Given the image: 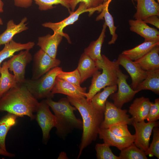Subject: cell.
Returning a JSON list of instances; mask_svg holds the SVG:
<instances>
[{
  "mask_svg": "<svg viewBox=\"0 0 159 159\" xmlns=\"http://www.w3.org/2000/svg\"><path fill=\"white\" fill-rule=\"evenodd\" d=\"M67 98L79 111L82 118L83 133L79 145L78 158L84 149L97 139L100 125L104 120V112L95 109L91 101L87 100L85 97L67 96Z\"/></svg>",
  "mask_w": 159,
  "mask_h": 159,
  "instance_id": "6da1fadb",
  "label": "cell"
},
{
  "mask_svg": "<svg viewBox=\"0 0 159 159\" xmlns=\"http://www.w3.org/2000/svg\"><path fill=\"white\" fill-rule=\"evenodd\" d=\"M39 102L23 83H18L0 99V112L6 111L18 117L35 119Z\"/></svg>",
  "mask_w": 159,
  "mask_h": 159,
  "instance_id": "7a4b0ae2",
  "label": "cell"
},
{
  "mask_svg": "<svg viewBox=\"0 0 159 159\" xmlns=\"http://www.w3.org/2000/svg\"><path fill=\"white\" fill-rule=\"evenodd\" d=\"M45 100L54 113L57 122L56 133L59 136L63 138L74 130L82 129V121L77 118L74 113L77 109L67 98H61L57 102L52 98Z\"/></svg>",
  "mask_w": 159,
  "mask_h": 159,
  "instance_id": "3957f363",
  "label": "cell"
},
{
  "mask_svg": "<svg viewBox=\"0 0 159 159\" xmlns=\"http://www.w3.org/2000/svg\"><path fill=\"white\" fill-rule=\"evenodd\" d=\"M104 62L101 67V72L99 70L92 76L91 84L86 98L90 101L93 97L102 89L108 86L117 85V72L120 69L117 60L112 61L106 56L102 55Z\"/></svg>",
  "mask_w": 159,
  "mask_h": 159,
  "instance_id": "277c9868",
  "label": "cell"
},
{
  "mask_svg": "<svg viewBox=\"0 0 159 159\" xmlns=\"http://www.w3.org/2000/svg\"><path fill=\"white\" fill-rule=\"evenodd\" d=\"M61 67H55L36 80L25 79L23 83L37 100L52 98L54 97L51 90L58 75L62 71Z\"/></svg>",
  "mask_w": 159,
  "mask_h": 159,
  "instance_id": "5b68a950",
  "label": "cell"
},
{
  "mask_svg": "<svg viewBox=\"0 0 159 159\" xmlns=\"http://www.w3.org/2000/svg\"><path fill=\"white\" fill-rule=\"evenodd\" d=\"M117 82L118 91L110 96L113 104L117 107L121 109L123 105L130 102L135 94L139 92L133 89L127 83L129 76L123 73L119 69L117 72Z\"/></svg>",
  "mask_w": 159,
  "mask_h": 159,
  "instance_id": "8992f818",
  "label": "cell"
},
{
  "mask_svg": "<svg viewBox=\"0 0 159 159\" xmlns=\"http://www.w3.org/2000/svg\"><path fill=\"white\" fill-rule=\"evenodd\" d=\"M49 106L45 100L39 102L36 112L35 119L41 129L42 141L46 144L50 137L49 133L52 128L56 127L57 122L54 115L50 110Z\"/></svg>",
  "mask_w": 159,
  "mask_h": 159,
  "instance_id": "52a82bcc",
  "label": "cell"
},
{
  "mask_svg": "<svg viewBox=\"0 0 159 159\" xmlns=\"http://www.w3.org/2000/svg\"><path fill=\"white\" fill-rule=\"evenodd\" d=\"M95 11L93 10L88 9L86 4L83 2L79 3L77 9L74 11H70V15L62 20L57 22H46L42 24V26L52 30L54 32L57 33L65 37L69 44H71L70 38L67 34L63 32L64 29L67 26L73 24L78 20L80 15L86 12H89V16H91Z\"/></svg>",
  "mask_w": 159,
  "mask_h": 159,
  "instance_id": "ba28073f",
  "label": "cell"
},
{
  "mask_svg": "<svg viewBox=\"0 0 159 159\" xmlns=\"http://www.w3.org/2000/svg\"><path fill=\"white\" fill-rule=\"evenodd\" d=\"M127 111L116 107L113 103L107 100L104 112V119L101 123L100 128H108L115 124L122 123L132 125L133 120Z\"/></svg>",
  "mask_w": 159,
  "mask_h": 159,
  "instance_id": "9c48e42d",
  "label": "cell"
},
{
  "mask_svg": "<svg viewBox=\"0 0 159 159\" xmlns=\"http://www.w3.org/2000/svg\"><path fill=\"white\" fill-rule=\"evenodd\" d=\"M32 76L31 79L36 80L51 69L58 67L61 61L52 57L41 49L37 51L33 57Z\"/></svg>",
  "mask_w": 159,
  "mask_h": 159,
  "instance_id": "30bf717a",
  "label": "cell"
},
{
  "mask_svg": "<svg viewBox=\"0 0 159 159\" xmlns=\"http://www.w3.org/2000/svg\"><path fill=\"white\" fill-rule=\"evenodd\" d=\"M33 59L29 50H22L18 54L14 55L6 62L9 69L13 72L17 83H23L25 79V69L27 64Z\"/></svg>",
  "mask_w": 159,
  "mask_h": 159,
  "instance_id": "8fae6325",
  "label": "cell"
},
{
  "mask_svg": "<svg viewBox=\"0 0 159 159\" xmlns=\"http://www.w3.org/2000/svg\"><path fill=\"white\" fill-rule=\"evenodd\" d=\"M132 125L135 130L134 143L138 148L144 151L145 154L149 146L150 138L154 127H158V121L145 122L133 121Z\"/></svg>",
  "mask_w": 159,
  "mask_h": 159,
  "instance_id": "7c38bea8",
  "label": "cell"
},
{
  "mask_svg": "<svg viewBox=\"0 0 159 159\" xmlns=\"http://www.w3.org/2000/svg\"><path fill=\"white\" fill-rule=\"evenodd\" d=\"M117 61L130 76L132 80L130 86L135 90L138 85L147 77L148 71L143 69L137 64L122 54L119 55Z\"/></svg>",
  "mask_w": 159,
  "mask_h": 159,
  "instance_id": "4fadbf2b",
  "label": "cell"
},
{
  "mask_svg": "<svg viewBox=\"0 0 159 159\" xmlns=\"http://www.w3.org/2000/svg\"><path fill=\"white\" fill-rule=\"evenodd\" d=\"M86 89L57 77L51 92L53 95L60 93L72 97H86Z\"/></svg>",
  "mask_w": 159,
  "mask_h": 159,
  "instance_id": "5bb4252c",
  "label": "cell"
},
{
  "mask_svg": "<svg viewBox=\"0 0 159 159\" xmlns=\"http://www.w3.org/2000/svg\"><path fill=\"white\" fill-rule=\"evenodd\" d=\"M98 135L99 138L103 140L104 143L110 146L115 147L120 151L134 143L135 138L134 135L127 137L116 136L108 128H100Z\"/></svg>",
  "mask_w": 159,
  "mask_h": 159,
  "instance_id": "9a60e30c",
  "label": "cell"
},
{
  "mask_svg": "<svg viewBox=\"0 0 159 159\" xmlns=\"http://www.w3.org/2000/svg\"><path fill=\"white\" fill-rule=\"evenodd\" d=\"M152 103L149 98L143 96L135 99L128 111L133 121L140 122L146 120Z\"/></svg>",
  "mask_w": 159,
  "mask_h": 159,
  "instance_id": "2e32d148",
  "label": "cell"
},
{
  "mask_svg": "<svg viewBox=\"0 0 159 159\" xmlns=\"http://www.w3.org/2000/svg\"><path fill=\"white\" fill-rule=\"evenodd\" d=\"M130 29L144 38L145 41L159 40V31L149 26L143 20L130 19L128 21Z\"/></svg>",
  "mask_w": 159,
  "mask_h": 159,
  "instance_id": "e0dca14e",
  "label": "cell"
},
{
  "mask_svg": "<svg viewBox=\"0 0 159 159\" xmlns=\"http://www.w3.org/2000/svg\"><path fill=\"white\" fill-rule=\"evenodd\" d=\"M107 26L105 22L101 33L98 39L90 43L89 46L84 49V52L96 63L99 70L104 62L101 54V49L105 37V33Z\"/></svg>",
  "mask_w": 159,
  "mask_h": 159,
  "instance_id": "ac0fdd59",
  "label": "cell"
},
{
  "mask_svg": "<svg viewBox=\"0 0 159 159\" xmlns=\"http://www.w3.org/2000/svg\"><path fill=\"white\" fill-rule=\"evenodd\" d=\"M63 37L62 35L57 33L54 32L52 35L49 34L39 37L37 45L51 57L55 58L58 46Z\"/></svg>",
  "mask_w": 159,
  "mask_h": 159,
  "instance_id": "d6986e66",
  "label": "cell"
},
{
  "mask_svg": "<svg viewBox=\"0 0 159 159\" xmlns=\"http://www.w3.org/2000/svg\"><path fill=\"white\" fill-rule=\"evenodd\" d=\"M27 21V18L24 17L16 24L13 20H9L7 22L6 29L0 34V46L9 42L16 34L28 30V27L26 23Z\"/></svg>",
  "mask_w": 159,
  "mask_h": 159,
  "instance_id": "ffe728a7",
  "label": "cell"
},
{
  "mask_svg": "<svg viewBox=\"0 0 159 159\" xmlns=\"http://www.w3.org/2000/svg\"><path fill=\"white\" fill-rule=\"evenodd\" d=\"M136 11L134 15L135 19L143 20L152 15L159 16V4L155 0H136Z\"/></svg>",
  "mask_w": 159,
  "mask_h": 159,
  "instance_id": "44dd1931",
  "label": "cell"
},
{
  "mask_svg": "<svg viewBox=\"0 0 159 159\" xmlns=\"http://www.w3.org/2000/svg\"><path fill=\"white\" fill-rule=\"evenodd\" d=\"M81 77V84L99 70L96 62L84 53L81 55L77 68Z\"/></svg>",
  "mask_w": 159,
  "mask_h": 159,
  "instance_id": "7402d4cb",
  "label": "cell"
},
{
  "mask_svg": "<svg viewBox=\"0 0 159 159\" xmlns=\"http://www.w3.org/2000/svg\"><path fill=\"white\" fill-rule=\"evenodd\" d=\"M159 45H158L143 57L134 61L145 71L159 69Z\"/></svg>",
  "mask_w": 159,
  "mask_h": 159,
  "instance_id": "603a6c76",
  "label": "cell"
},
{
  "mask_svg": "<svg viewBox=\"0 0 159 159\" xmlns=\"http://www.w3.org/2000/svg\"><path fill=\"white\" fill-rule=\"evenodd\" d=\"M35 45V43L33 42L22 44L12 39L5 44L4 48L0 51V66H1V64L4 60L12 57L15 52L22 50H30Z\"/></svg>",
  "mask_w": 159,
  "mask_h": 159,
  "instance_id": "cb8c5ba5",
  "label": "cell"
},
{
  "mask_svg": "<svg viewBox=\"0 0 159 159\" xmlns=\"http://www.w3.org/2000/svg\"><path fill=\"white\" fill-rule=\"evenodd\" d=\"M159 45V40L145 41L131 49L125 50L121 54L134 61L143 57L154 47Z\"/></svg>",
  "mask_w": 159,
  "mask_h": 159,
  "instance_id": "d4e9b609",
  "label": "cell"
},
{
  "mask_svg": "<svg viewBox=\"0 0 159 159\" xmlns=\"http://www.w3.org/2000/svg\"><path fill=\"white\" fill-rule=\"evenodd\" d=\"M147 77L137 86L135 90L138 92L143 90H151L159 94V69L148 71Z\"/></svg>",
  "mask_w": 159,
  "mask_h": 159,
  "instance_id": "484cf974",
  "label": "cell"
},
{
  "mask_svg": "<svg viewBox=\"0 0 159 159\" xmlns=\"http://www.w3.org/2000/svg\"><path fill=\"white\" fill-rule=\"evenodd\" d=\"M18 117L8 113L0 119V148L7 151L5 140L7 134L12 127L15 125Z\"/></svg>",
  "mask_w": 159,
  "mask_h": 159,
  "instance_id": "4316f807",
  "label": "cell"
},
{
  "mask_svg": "<svg viewBox=\"0 0 159 159\" xmlns=\"http://www.w3.org/2000/svg\"><path fill=\"white\" fill-rule=\"evenodd\" d=\"M0 99L3 95L18 83L14 75L10 73L6 62H3L1 68Z\"/></svg>",
  "mask_w": 159,
  "mask_h": 159,
  "instance_id": "83f0119b",
  "label": "cell"
},
{
  "mask_svg": "<svg viewBox=\"0 0 159 159\" xmlns=\"http://www.w3.org/2000/svg\"><path fill=\"white\" fill-rule=\"evenodd\" d=\"M103 90L95 95L91 100L92 106L98 110L104 112L105 103L109 97L117 90V85L108 86L103 88Z\"/></svg>",
  "mask_w": 159,
  "mask_h": 159,
  "instance_id": "f1b7e54d",
  "label": "cell"
},
{
  "mask_svg": "<svg viewBox=\"0 0 159 159\" xmlns=\"http://www.w3.org/2000/svg\"><path fill=\"white\" fill-rule=\"evenodd\" d=\"M109 5L106 4H103L101 13L96 17V20L99 21L103 19L104 18L105 22L108 27L112 36L111 40L108 42V44L111 45L115 43L118 38V36L116 33L117 27L114 25L113 18L109 11Z\"/></svg>",
  "mask_w": 159,
  "mask_h": 159,
  "instance_id": "f546056e",
  "label": "cell"
},
{
  "mask_svg": "<svg viewBox=\"0 0 159 159\" xmlns=\"http://www.w3.org/2000/svg\"><path fill=\"white\" fill-rule=\"evenodd\" d=\"M119 159H147L145 152L134 143L120 150Z\"/></svg>",
  "mask_w": 159,
  "mask_h": 159,
  "instance_id": "4dcf8cb0",
  "label": "cell"
},
{
  "mask_svg": "<svg viewBox=\"0 0 159 159\" xmlns=\"http://www.w3.org/2000/svg\"><path fill=\"white\" fill-rule=\"evenodd\" d=\"M70 9L72 11H74L77 5L80 2L85 3L88 9L101 12L104 0H69Z\"/></svg>",
  "mask_w": 159,
  "mask_h": 159,
  "instance_id": "1f68e13d",
  "label": "cell"
},
{
  "mask_svg": "<svg viewBox=\"0 0 159 159\" xmlns=\"http://www.w3.org/2000/svg\"><path fill=\"white\" fill-rule=\"evenodd\" d=\"M41 11H47L55 7L54 5L60 4L68 10L70 12L69 0H33Z\"/></svg>",
  "mask_w": 159,
  "mask_h": 159,
  "instance_id": "d6a6232c",
  "label": "cell"
},
{
  "mask_svg": "<svg viewBox=\"0 0 159 159\" xmlns=\"http://www.w3.org/2000/svg\"><path fill=\"white\" fill-rule=\"evenodd\" d=\"M110 146L105 143L97 144L95 146L96 157L98 159H119V156L112 153Z\"/></svg>",
  "mask_w": 159,
  "mask_h": 159,
  "instance_id": "836d02e7",
  "label": "cell"
},
{
  "mask_svg": "<svg viewBox=\"0 0 159 159\" xmlns=\"http://www.w3.org/2000/svg\"><path fill=\"white\" fill-rule=\"evenodd\" d=\"M153 132V138L150 145L149 146L146 155L150 157L155 156L159 158V128L158 127H154L152 130Z\"/></svg>",
  "mask_w": 159,
  "mask_h": 159,
  "instance_id": "e575fe53",
  "label": "cell"
},
{
  "mask_svg": "<svg viewBox=\"0 0 159 159\" xmlns=\"http://www.w3.org/2000/svg\"><path fill=\"white\" fill-rule=\"evenodd\" d=\"M57 77L77 86H81L80 76L77 68L70 72H65L62 71L58 75Z\"/></svg>",
  "mask_w": 159,
  "mask_h": 159,
  "instance_id": "d590c367",
  "label": "cell"
},
{
  "mask_svg": "<svg viewBox=\"0 0 159 159\" xmlns=\"http://www.w3.org/2000/svg\"><path fill=\"white\" fill-rule=\"evenodd\" d=\"M127 125L118 123L110 126L108 129L114 134L121 137H127L132 136L129 131Z\"/></svg>",
  "mask_w": 159,
  "mask_h": 159,
  "instance_id": "8d00e7d4",
  "label": "cell"
},
{
  "mask_svg": "<svg viewBox=\"0 0 159 159\" xmlns=\"http://www.w3.org/2000/svg\"><path fill=\"white\" fill-rule=\"evenodd\" d=\"M159 119V99H156L151 104L146 118L148 122L157 121Z\"/></svg>",
  "mask_w": 159,
  "mask_h": 159,
  "instance_id": "74e56055",
  "label": "cell"
},
{
  "mask_svg": "<svg viewBox=\"0 0 159 159\" xmlns=\"http://www.w3.org/2000/svg\"><path fill=\"white\" fill-rule=\"evenodd\" d=\"M14 5L17 7L28 8L32 5L33 0H13Z\"/></svg>",
  "mask_w": 159,
  "mask_h": 159,
  "instance_id": "f35d334b",
  "label": "cell"
},
{
  "mask_svg": "<svg viewBox=\"0 0 159 159\" xmlns=\"http://www.w3.org/2000/svg\"><path fill=\"white\" fill-rule=\"evenodd\" d=\"M159 16L157 15H152L146 18L143 21L146 23H148L153 25L158 29L159 28Z\"/></svg>",
  "mask_w": 159,
  "mask_h": 159,
  "instance_id": "ab89813d",
  "label": "cell"
},
{
  "mask_svg": "<svg viewBox=\"0 0 159 159\" xmlns=\"http://www.w3.org/2000/svg\"><path fill=\"white\" fill-rule=\"evenodd\" d=\"M0 155L9 157H13L15 156V155L14 154L9 153L7 151H5L0 148Z\"/></svg>",
  "mask_w": 159,
  "mask_h": 159,
  "instance_id": "60d3db41",
  "label": "cell"
},
{
  "mask_svg": "<svg viewBox=\"0 0 159 159\" xmlns=\"http://www.w3.org/2000/svg\"><path fill=\"white\" fill-rule=\"evenodd\" d=\"M68 158L67 156L66 153L64 152H61L59 155L58 159H68Z\"/></svg>",
  "mask_w": 159,
  "mask_h": 159,
  "instance_id": "b9f144b4",
  "label": "cell"
},
{
  "mask_svg": "<svg viewBox=\"0 0 159 159\" xmlns=\"http://www.w3.org/2000/svg\"><path fill=\"white\" fill-rule=\"evenodd\" d=\"M4 3L2 0H0V13L4 12Z\"/></svg>",
  "mask_w": 159,
  "mask_h": 159,
  "instance_id": "7bdbcfd3",
  "label": "cell"
},
{
  "mask_svg": "<svg viewBox=\"0 0 159 159\" xmlns=\"http://www.w3.org/2000/svg\"><path fill=\"white\" fill-rule=\"evenodd\" d=\"M133 2V1H136V0H131ZM112 0H108L107 2H106V4L109 5L111 1Z\"/></svg>",
  "mask_w": 159,
  "mask_h": 159,
  "instance_id": "ee69618b",
  "label": "cell"
},
{
  "mask_svg": "<svg viewBox=\"0 0 159 159\" xmlns=\"http://www.w3.org/2000/svg\"><path fill=\"white\" fill-rule=\"evenodd\" d=\"M3 24V22L2 19L0 17V25H2Z\"/></svg>",
  "mask_w": 159,
  "mask_h": 159,
  "instance_id": "f6af8a7d",
  "label": "cell"
},
{
  "mask_svg": "<svg viewBox=\"0 0 159 159\" xmlns=\"http://www.w3.org/2000/svg\"><path fill=\"white\" fill-rule=\"evenodd\" d=\"M108 0H104V3L103 4H105L107 2Z\"/></svg>",
  "mask_w": 159,
  "mask_h": 159,
  "instance_id": "bcb514c9",
  "label": "cell"
},
{
  "mask_svg": "<svg viewBox=\"0 0 159 159\" xmlns=\"http://www.w3.org/2000/svg\"><path fill=\"white\" fill-rule=\"evenodd\" d=\"M1 66H0V79L1 77V73H0V71H1Z\"/></svg>",
  "mask_w": 159,
  "mask_h": 159,
  "instance_id": "7dc6e473",
  "label": "cell"
},
{
  "mask_svg": "<svg viewBox=\"0 0 159 159\" xmlns=\"http://www.w3.org/2000/svg\"><path fill=\"white\" fill-rule=\"evenodd\" d=\"M158 2L159 3V0H157Z\"/></svg>",
  "mask_w": 159,
  "mask_h": 159,
  "instance_id": "c3c4849f",
  "label": "cell"
}]
</instances>
